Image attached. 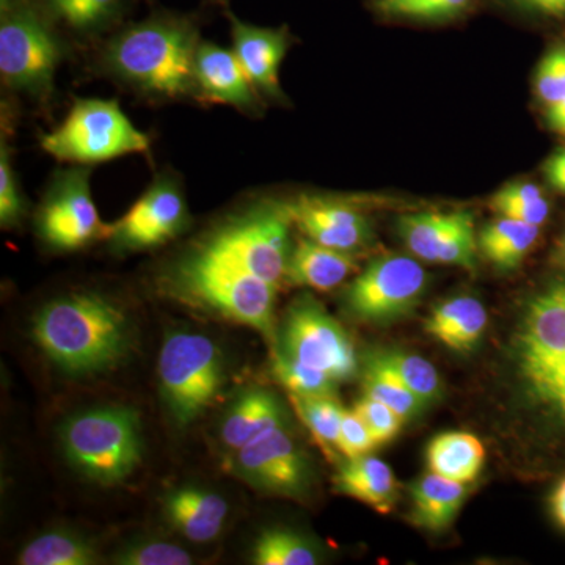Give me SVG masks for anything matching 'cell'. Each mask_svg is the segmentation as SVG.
Returning <instances> with one entry per match:
<instances>
[{"label":"cell","instance_id":"cell-15","mask_svg":"<svg viewBox=\"0 0 565 565\" xmlns=\"http://www.w3.org/2000/svg\"><path fill=\"white\" fill-rule=\"evenodd\" d=\"M288 210L305 236L323 247L355 253L373 239L367 218L349 204L302 196L288 204Z\"/></svg>","mask_w":565,"mask_h":565},{"label":"cell","instance_id":"cell-21","mask_svg":"<svg viewBox=\"0 0 565 565\" xmlns=\"http://www.w3.org/2000/svg\"><path fill=\"white\" fill-rule=\"evenodd\" d=\"M337 492L370 505L381 514H390L397 503V481L392 468L374 456L348 459L333 479Z\"/></svg>","mask_w":565,"mask_h":565},{"label":"cell","instance_id":"cell-23","mask_svg":"<svg viewBox=\"0 0 565 565\" xmlns=\"http://www.w3.org/2000/svg\"><path fill=\"white\" fill-rule=\"evenodd\" d=\"M411 493L412 523L429 533H444L459 514L468 490L467 484L429 473L414 482Z\"/></svg>","mask_w":565,"mask_h":565},{"label":"cell","instance_id":"cell-30","mask_svg":"<svg viewBox=\"0 0 565 565\" xmlns=\"http://www.w3.org/2000/svg\"><path fill=\"white\" fill-rule=\"evenodd\" d=\"M252 563L258 565H315L319 563L315 546L292 531L270 527L253 545Z\"/></svg>","mask_w":565,"mask_h":565},{"label":"cell","instance_id":"cell-34","mask_svg":"<svg viewBox=\"0 0 565 565\" xmlns=\"http://www.w3.org/2000/svg\"><path fill=\"white\" fill-rule=\"evenodd\" d=\"M121 0H50V9L63 24L77 32H95L114 20Z\"/></svg>","mask_w":565,"mask_h":565},{"label":"cell","instance_id":"cell-12","mask_svg":"<svg viewBox=\"0 0 565 565\" xmlns=\"http://www.w3.org/2000/svg\"><path fill=\"white\" fill-rule=\"evenodd\" d=\"M233 470L255 489L280 497H305L311 484L308 457L286 426L237 449Z\"/></svg>","mask_w":565,"mask_h":565},{"label":"cell","instance_id":"cell-3","mask_svg":"<svg viewBox=\"0 0 565 565\" xmlns=\"http://www.w3.org/2000/svg\"><path fill=\"white\" fill-rule=\"evenodd\" d=\"M170 289L182 302L273 337L278 285L195 245L174 264Z\"/></svg>","mask_w":565,"mask_h":565},{"label":"cell","instance_id":"cell-27","mask_svg":"<svg viewBox=\"0 0 565 565\" xmlns=\"http://www.w3.org/2000/svg\"><path fill=\"white\" fill-rule=\"evenodd\" d=\"M465 211L418 212L403 215L397 222L401 237L408 250L424 262L437 263L441 248L457 225L462 221Z\"/></svg>","mask_w":565,"mask_h":565},{"label":"cell","instance_id":"cell-32","mask_svg":"<svg viewBox=\"0 0 565 565\" xmlns=\"http://www.w3.org/2000/svg\"><path fill=\"white\" fill-rule=\"evenodd\" d=\"M273 373L294 396H334L337 385L340 384L332 375L308 366L281 351L275 352Z\"/></svg>","mask_w":565,"mask_h":565},{"label":"cell","instance_id":"cell-35","mask_svg":"<svg viewBox=\"0 0 565 565\" xmlns=\"http://www.w3.org/2000/svg\"><path fill=\"white\" fill-rule=\"evenodd\" d=\"M120 565H189L192 556L180 545L162 541L139 542L122 548L114 556Z\"/></svg>","mask_w":565,"mask_h":565},{"label":"cell","instance_id":"cell-14","mask_svg":"<svg viewBox=\"0 0 565 565\" xmlns=\"http://www.w3.org/2000/svg\"><path fill=\"white\" fill-rule=\"evenodd\" d=\"M516 359L526 384L565 359V282L527 305L516 337Z\"/></svg>","mask_w":565,"mask_h":565},{"label":"cell","instance_id":"cell-20","mask_svg":"<svg viewBox=\"0 0 565 565\" xmlns=\"http://www.w3.org/2000/svg\"><path fill=\"white\" fill-rule=\"evenodd\" d=\"M359 269L353 253L323 247L311 239H300L289 256L286 278L316 291H332Z\"/></svg>","mask_w":565,"mask_h":565},{"label":"cell","instance_id":"cell-22","mask_svg":"<svg viewBox=\"0 0 565 565\" xmlns=\"http://www.w3.org/2000/svg\"><path fill=\"white\" fill-rule=\"evenodd\" d=\"M489 322L484 305L460 296L438 305L424 322L427 334L457 352H468L481 341Z\"/></svg>","mask_w":565,"mask_h":565},{"label":"cell","instance_id":"cell-42","mask_svg":"<svg viewBox=\"0 0 565 565\" xmlns=\"http://www.w3.org/2000/svg\"><path fill=\"white\" fill-rule=\"evenodd\" d=\"M501 9L535 20H565V0H492Z\"/></svg>","mask_w":565,"mask_h":565},{"label":"cell","instance_id":"cell-10","mask_svg":"<svg viewBox=\"0 0 565 565\" xmlns=\"http://www.w3.org/2000/svg\"><path fill=\"white\" fill-rule=\"evenodd\" d=\"M278 351L332 375L338 382L351 381L359 371L351 337L310 296L294 300L289 307Z\"/></svg>","mask_w":565,"mask_h":565},{"label":"cell","instance_id":"cell-13","mask_svg":"<svg viewBox=\"0 0 565 565\" xmlns=\"http://www.w3.org/2000/svg\"><path fill=\"white\" fill-rule=\"evenodd\" d=\"M188 225V204L180 185L172 178H159L107 234L117 250L136 252L169 243Z\"/></svg>","mask_w":565,"mask_h":565},{"label":"cell","instance_id":"cell-5","mask_svg":"<svg viewBox=\"0 0 565 565\" xmlns=\"http://www.w3.org/2000/svg\"><path fill=\"white\" fill-rule=\"evenodd\" d=\"M41 147L58 161L96 163L148 151L150 139L114 99H79Z\"/></svg>","mask_w":565,"mask_h":565},{"label":"cell","instance_id":"cell-25","mask_svg":"<svg viewBox=\"0 0 565 565\" xmlns=\"http://www.w3.org/2000/svg\"><path fill=\"white\" fill-rule=\"evenodd\" d=\"M541 226L500 217L479 234L482 255L498 269H515L537 243Z\"/></svg>","mask_w":565,"mask_h":565},{"label":"cell","instance_id":"cell-29","mask_svg":"<svg viewBox=\"0 0 565 565\" xmlns=\"http://www.w3.org/2000/svg\"><path fill=\"white\" fill-rule=\"evenodd\" d=\"M479 0H370L371 10L385 20L444 22L473 11Z\"/></svg>","mask_w":565,"mask_h":565},{"label":"cell","instance_id":"cell-7","mask_svg":"<svg viewBox=\"0 0 565 565\" xmlns=\"http://www.w3.org/2000/svg\"><path fill=\"white\" fill-rule=\"evenodd\" d=\"M159 379L167 408L180 426L206 411L223 385L221 351L204 334H167L159 355Z\"/></svg>","mask_w":565,"mask_h":565},{"label":"cell","instance_id":"cell-43","mask_svg":"<svg viewBox=\"0 0 565 565\" xmlns=\"http://www.w3.org/2000/svg\"><path fill=\"white\" fill-rule=\"evenodd\" d=\"M492 207L501 217L514 218V221L530 223V225L535 226H541L550 215V203L545 196L523 200V202L493 204Z\"/></svg>","mask_w":565,"mask_h":565},{"label":"cell","instance_id":"cell-46","mask_svg":"<svg viewBox=\"0 0 565 565\" xmlns=\"http://www.w3.org/2000/svg\"><path fill=\"white\" fill-rule=\"evenodd\" d=\"M546 120H548L550 128L553 131L564 134L565 136V98L548 107Z\"/></svg>","mask_w":565,"mask_h":565},{"label":"cell","instance_id":"cell-41","mask_svg":"<svg viewBox=\"0 0 565 565\" xmlns=\"http://www.w3.org/2000/svg\"><path fill=\"white\" fill-rule=\"evenodd\" d=\"M531 393L565 419V359L552 370L527 382Z\"/></svg>","mask_w":565,"mask_h":565},{"label":"cell","instance_id":"cell-33","mask_svg":"<svg viewBox=\"0 0 565 565\" xmlns=\"http://www.w3.org/2000/svg\"><path fill=\"white\" fill-rule=\"evenodd\" d=\"M363 392L366 396L388 405L397 415L403 416L404 422L415 418L426 408L407 386L367 360L363 374Z\"/></svg>","mask_w":565,"mask_h":565},{"label":"cell","instance_id":"cell-16","mask_svg":"<svg viewBox=\"0 0 565 565\" xmlns=\"http://www.w3.org/2000/svg\"><path fill=\"white\" fill-rule=\"evenodd\" d=\"M228 20L232 24L234 54L253 88L277 98L281 95L278 70L288 51V33L282 29L256 28L241 21L233 13L228 14Z\"/></svg>","mask_w":565,"mask_h":565},{"label":"cell","instance_id":"cell-38","mask_svg":"<svg viewBox=\"0 0 565 565\" xmlns=\"http://www.w3.org/2000/svg\"><path fill=\"white\" fill-rule=\"evenodd\" d=\"M535 92L548 107L565 98V46L550 51L539 63Z\"/></svg>","mask_w":565,"mask_h":565},{"label":"cell","instance_id":"cell-28","mask_svg":"<svg viewBox=\"0 0 565 565\" xmlns=\"http://www.w3.org/2000/svg\"><path fill=\"white\" fill-rule=\"evenodd\" d=\"M99 555L90 542L66 531H52L33 539L18 556L21 565H93Z\"/></svg>","mask_w":565,"mask_h":565},{"label":"cell","instance_id":"cell-24","mask_svg":"<svg viewBox=\"0 0 565 565\" xmlns=\"http://www.w3.org/2000/svg\"><path fill=\"white\" fill-rule=\"evenodd\" d=\"M426 462L430 473L470 484L484 467V445L473 434H440L427 445Z\"/></svg>","mask_w":565,"mask_h":565},{"label":"cell","instance_id":"cell-40","mask_svg":"<svg viewBox=\"0 0 565 565\" xmlns=\"http://www.w3.org/2000/svg\"><path fill=\"white\" fill-rule=\"evenodd\" d=\"M377 446V441L374 440L359 414L344 408L340 437H338V452H341L345 459H356V457L370 455Z\"/></svg>","mask_w":565,"mask_h":565},{"label":"cell","instance_id":"cell-47","mask_svg":"<svg viewBox=\"0 0 565 565\" xmlns=\"http://www.w3.org/2000/svg\"><path fill=\"white\" fill-rule=\"evenodd\" d=\"M556 262L559 263L561 266L565 267V234L563 239H561L559 245H557Z\"/></svg>","mask_w":565,"mask_h":565},{"label":"cell","instance_id":"cell-4","mask_svg":"<svg viewBox=\"0 0 565 565\" xmlns=\"http://www.w3.org/2000/svg\"><path fill=\"white\" fill-rule=\"evenodd\" d=\"M61 438L68 462L103 486L125 481L143 455L139 415L121 405L71 416L62 426Z\"/></svg>","mask_w":565,"mask_h":565},{"label":"cell","instance_id":"cell-9","mask_svg":"<svg viewBox=\"0 0 565 565\" xmlns=\"http://www.w3.org/2000/svg\"><path fill=\"white\" fill-rule=\"evenodd\" d=\"M427 288V274L411 256H379L345 289L349 313L371 323H390L415 310Z\"/></svg>","mask_w":565,"mask_h":565},{"label":"cell","instance_id":"cell-2","mask_svg":"<svg viewBox=\"0 0 565 565\" xmlns=\"http://www.w3.org/2000/svg\"><path fill=\"white\" fill-rule=\"evenodd\" d=\"M195 29L178 18H152L118 33L106 62L121 79L152 95L178 98L195 90Z\"/></svg>","mask_w":565,"mask_h":565},{"label":"cell","instance_id":"cell-17","mask_svg":"<svg viewBox=\"0 0 565 565\" xmlns=\"http://www.w3.org/2000/svg\"><path fill=\"white\" fill-rule=\"evenodd\" d=\"M196 92L211 103L250 109L255 88L234 51L212 43H200L195 54Z\"/></svg>","mask_w":565,"mask_h":565},{"label":"cell","instance_id":"cell-31","mask_svg":"<svg viewBox=\"0 0 565 565\" xmlns=\"http://www.w3.org/2000/svg\"><path fill=\"white\" fill-rule=\"evenodd\" d=\"M291 399L305 424L310 427L316 441L326 451H338V437H340L344 408L334 399V396H294L291 394Z\"/></svg>","mask_w":565,"mask_h":565},{"label":"cell","instance_id":"cell-6","mask_svg":"<svg viewBox=\"0 0 565 565\" xmlns=\"http://www.w3.org/2000/svg\"><path fill=\"white\" fill-rule=\"evenodd\" d=\"M291 223L288 204H262L223 223L196 245L263 280L280 285L291 256Z\"/></svg>","mask_w":565,"mask_h":565},{"label":"cell","instance_id":"cell-1","mask_svg":"<svg viewBox=\"0 0 565 565\" xmlns=\"http://www.w3.org/2000/svg\"><path fill=\"white\" fill-rule=\"evenodd\" d=\"M32 337L63 373L90 375L110 370L125 356L129 323L117 305L98 294H73L41 308Z\"/></svg>","mask_w":565,"mask_h":565},{"label":"cell","instance_id":"cell-37","mask_svg":"<svg viewBox=\"0 0 565 565\" xmlns=\"http://www.w3.org/2000/svg\"><path fill=\"white\" fill-rule=\"evenodd\" d=\"M24 214V202L20 192L13 166H11L9 145L2 140L0 147V223L2 228L18 225Z\"/></svg>","mask_w":565,"mask_h":565},{"label":"cell","instance_id":"cell-18","mask_svg":"<svg viewBox=\"0 0 565 565\" xmlns=\"http://www.w3.org/2000/svg\"><path fill=\"white\" fill-rule=\"evenodd\" d=\"M163 511L174 530L195 544H207L222 533L228 504L221 494L181 487L163 498Z\"/></svg>","mask_w":565,"mask_h":565},{"label":"cell","instance_id":"cell-44","mask_svg":"<svg viewBox=\"0 0 565 565\" xmlns=\"http://www.w3.org/2000/svg\"><path fill=\"white\" fill-rule=\"evenodd\" d=\"M544 173L546 180L556 191L565 193V148H561L555 154L550 156L544 166Z\"/></svg>","mask_w":565,"mask_h":565},{"label":"cell","instance_id":"cell-19","mask_svg":"<svg viewBox=\"0 0 565 565\" xmlns=\"http://www.w3.org/2000/svg\"><path fill=\"white\" fill-rule=\"evenodd\" d=\"M282 426L286 408L281 401L267 390H250L230 408L222 426V440L226 448L237 451Z\"/></svg>","mask_w":565,"mask_h":565},{"label":"cell","instance_id":"cell-45","mask_svg":"<svg viewBox=\"0 0 565 565\" xmlns=\"http://www.w3.org/2000/svg\"><path fill=\"white\" fill-rule=\"evenodd\" d=\"M550 509H552V515L557 525L565 531V478L553 490Z\"/></svg>","mask_w":565,"mask_h":565},{"label":"cell","instance_id":"cell-36","mask_svg":"<svg viewBox=\"0 0 565 565\" xmlns=\"http://www.w3.org/2000/svg\"><path fill=\"white\" fill-rule=\"evenodd\" d=\"M353 411L359 414L363 423L366 424L371 435L377 445H386L393 441L403 429L404 418L396 414L388 405L381 401L363 394L362 399L355 404Z\"/></svg>","mask_w":565,"mask_h":565},{"label":"cell","instance_id":"cell-8","mask_svg":"<svg viewBox=\"0 0 565 565\" xmlns=\"http://www.w3.org/2000/svg\"><path fill=\"white\" fill-rule=\"evenodd\" d=\"M61 58V43L40 14L18 0H2L0 76L3 84L31 95H46Z\"/></svg>","mask_w":565,"mask_h":565},{"label":"cell","instance_id":"cell-39","mask_svg":"<svg viewBox=\"0 0 565 565\" xmlns=\"http://www.w3.org/2000/svg\"><path fill=\"white\" fill-rule=\"evenodd\" d=\"M476 247H478V243H476L473 215L470 212H463L462 221L446 241L437 263L475 269Z\"/></svg>","mask_w":565,"mask_h":565},{"label":"cell","instance_id":"cell-11","mask_svg":"<svg viewBox=\"0 0 565 565\" xmlns=\"http://www.w3.org/2000/svg\"><path fill=\"white\" fill-rule=\"evenodd\" d=\"M36 228L41 239L57 250H77L107 233L93 202L88 170L57 174L41 203Z\"/></svg>","mask_w":565,"mask_h":565},{"label":"cell","instance_id":"cell-26","mask_svg":"<svg viewBox=\"0 0 565 565\" xmlns=\"http://www.w3.org/2000/svg\"><path fill=\"white\" fill-rule=\"evenodd\" d=\"M367 362L377 364L379 367L396 377L404 386L418 397L424 407L437 403L444 392L440 374L433 363L427 362L416 353L397 351H379L366 356Z\"/></svg>","mask_w":565,"mask_h":565}]
</instances>
